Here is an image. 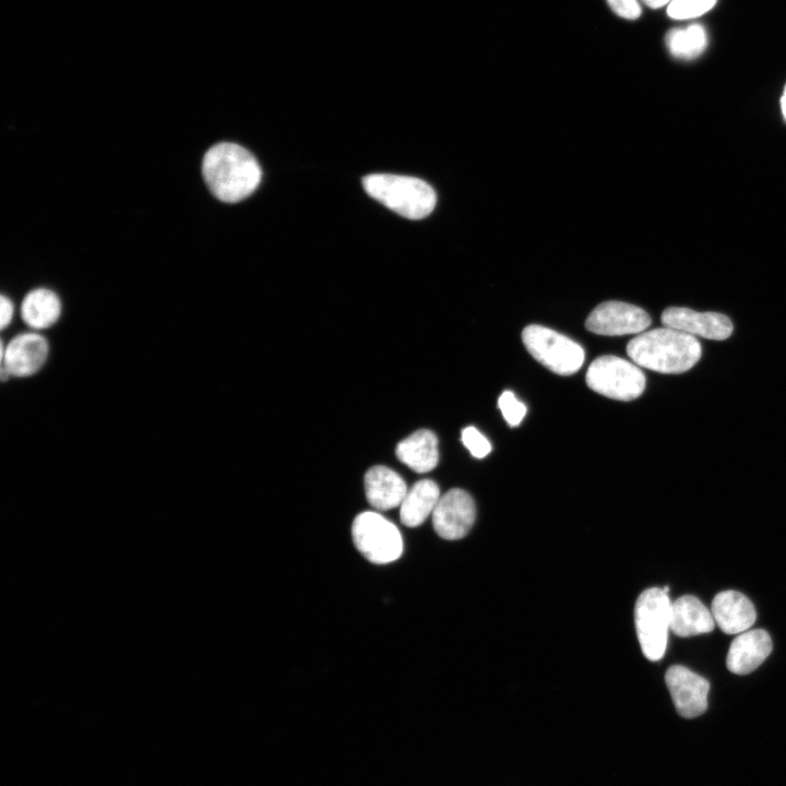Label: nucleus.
<instances>
[{"mask_svg": "<svg viewBox=\"0 0 786 786\" xmlns=\"http://www.w3.org/2000/svg\"><path fill=\"white\" fill-rule=\"evenodd\" d=\"M772 641L763 629L746 631L731 642L726 664L737 675H747L755 670L771 654Z\"/></svg>", "mask_w": 786, "mask_h": 786, "instance_id": "obj_13", "label": "nucleus"}, {"mask_svg": "<svg viewBox=\"0 0 786 786\" xmlns=\"http://www.w3.org/2000/svg\"><path fill=\"white\" fill-rule=\"evenodd\" d=\"M717 0H671L667 13L675 20H687L700 16L710 11Z\"/></svg>", "mask_w": 786, "mask_h": 786, "instance_id": "obj_21", "label": "nucleus"}, {"mask_svg": "<svg viewBox=\"0 0 786 786\" xmlns=\"http://www.w3.org/2000/svg\"><path fill=\"white\" fill-rule=\"evenodd\" d=\"M644 3H646L648 7L657 9L665 4H669L671 0H642Z\"/></svg>", "mask_w": 786, "mask_h": 786, "instance_id": "obj_26", "label": "nucleus"}, {"mask_svg": "<svg viewBox=\"0 0 786 786\" xmlns=\"http://www.w3.org/2000/svg\"><path fill=\"white\" fill-rule=\"evenodd\" d=\"M475 517L473 498L465 490L453 488L440 497L432 512V525L441 538L456 540L469 532Z\"/></svg>", "mask_w": 786, "mask_h": 786, "instance_id": "obj_10", "label": "nucleus"}, {"mask_svg": "<svg viewBox=\"0 0 786 786\" xmlns=\"http://www.w3.org/2000/svg\"><path fill=\"white\" fill-rule=\"evenodd\" d=\"M364 483L369 504L379 511L400 507L408 490L404 479L383 465L370 467L365 474Z\"/></svg>", "mask_w": 786, "mask_h": 786, "instance_id": "obj_15", "label": "nucleus"}, {"mask_svg": "<svg viewBox=\"0 0 786 786\" xmlns=\"http://www.w3.org/2000/svg\"><path fill=\"white\" fill-rule=\"evenodd\" d=\"M440 499L438 485L431 479L416 481L406 492L400 505L401 522L408 527L421 525Z\"/></svg>", "mask_w": 786, "mask_h": 786, "instance_id": "obj_19", "label": "nucleus"}, {"mask_svg": "<svg viewBox=\"0 0 786 786\" xmlns=\"http://www.w3.org/2000/svg\"><path fill=\"white\" fill-rule=\"evenodd\" d=\"M781 106H782L783 115H784V117H785V119H786V86H785V88H784V92H783V95H782V98H781Z\"/></svg>", "mask_w": 786, "mask_h": 786, "instance_id": "obj_27", "label": "nucleus"}, {"mask_svg": "<svg viewBox=\"0 0 786 786\" xmlns=\"http://www.w3.org/2000/svg\"><path fill=\"white\" fill-rule=\"evenodd\" d=\"M362 186L368 195L409 219L424 218L436 206L433 188L416 177L372 174L364 177Z\"/></svg>", "mask_w": 786, "mask_h": 786, "instance_id": "obj_3", "label": "nucleus"}, {"mask_svg": "<svg viewBox=\"0 0 786 786\" xmlns=\"http://www.w3.org/2000/svg\"><path fill=\"white\" fill-rule=\"evenodd\" d=\"M715 621L701 600L684 595L670 603V630L678 636L688 638L711 632Z\"/></svg>", "mask_w": 786, "mask_h": 786, "instance_id": "obj_17", "label": "nucleus"}, {"mask_svg": "<svg viewBox=\"0 0 786 786\" xmlns=\"http://www.w3.org/2000/svg\"><path fill=\"white\" fill-rule=\"evenodd\" d=\"M711 611L714 621L726 634L745 632L757 618L751 600L736 591H724L716 594Z\"/></svg>", "mask_w": 786, "mask_h": 786, "instance_id": "obj_14", "label": "nucleus"}, {"mask_svg": "<svg viewBox=\"0 0 786 786\" xmlns=\"http://www.w3.org/2000/svg\"><path fill=\"white\" fill-rule=\"evenodd\" d=\"M50 353L48 340L36 331H25L1 342L0 374L4 382L10 378H28L39 372Z\"/></svg>", "mask_w": 786, "mask_h": 786, "instance_id": "obj_8", "label": "nucleus"}, {"mask_svg": "<svg viewBox=\"0 0 786 786\" xmlns=\"http://www.w3.org/2000/svg\"><path fill=\"white\" fill-rule=\"evenodd\" d=\"M14 317V305L10 298L2 295L0 297V327L4 331L10 326Z\"/></svg>", "mask_w": 786, "mask_h": 786, "instance_id": "obj_25", "label": "nucleus"}, {"mask_svg": "<svg viewBox=\"0 0 786 786\" xmlns=\"http://www.w3.org/2000/svg\"><path fill=\"white\" fill-rule=\"evenodd\" d=\"M627 354L639 367L660 373H682L701 358L700 342L667 326L642 332L627 345Z\"/></svg>", "mask_w": 786, "mask_h": 786, "instance_id": "obj_2", "label": "nucleus"}, {"mask_svg": "<svg viewBox=\"0 0 786 786\" xmlns=\"http://www.w3.org/2000/svg\"><path fill=\"white\" fill-rule=\"evenodd\" d=\"M665 680L678 714L684 718L702 715L707 708L708 681L687 667L674 665Z\"/></svg>", "mask_w": 786, "mask_h": 786, "instance_id": "obj_11", "label": "nucleus"}, {"mask_svg": "<svg viewBox=\"0 0 786 786\" xmlns=\"http://www.w3.org/2000/svg\"><path fill=\"white\" fill-rule=\"evenodd\" d=\"M352 537L357 550L376 564L391 563L403 552V538L398 528L374 511H366L355 517Z\"/></svg>", "mask_w": 786, "mask_h": 786, "instance_id": "obj_7", "label": "nucleus"}, {"mask_svg": "<svg viewBox=\"0 0 786 786\" xmlns=\"http://www.w3.org/2000/svg\"><path fill=\"white\" fill-rule=\"evenodd\" d=\"M651 324V317L642 308L622 301L599 303L587 317L588 331L608 336L640 334Z\"/></svg>", "mask_w": 786, "mask_h": 786, "instance_id": "obj_9", "label": "nucleus"}, {"mask_svg": "<svg viewBox=\"0 0 786 786\" xmlns=\"http://www.w3.org/2000/svg\"><path fill=\"white\" fill-rule=\"evenodd\" d=\"M610 8L619 16L624 19H636L641 14L638 0H607Z\"/></svg>", "mask_w": 786, "mask_h": 786, "instance_id": "obj_24", "label": "nucleus"}, {"mask_svg": "<svg viewBox=\"0 0 786 786\" xmlns=\"http://www.w3.org/2000/svg\"><path fill=\"white\" fill-rule=\"evenodd\" d=\"M665 40L674 57L686 60L696 58L707 46L706 31L700 24L670 29Z\"/></svg>", "mask_w": 786, "mask_h": 786, "instance_id": "obj_20", "label": "nucleus"}, {"mask_svg": "<svg viewBox=\"0 0 786 786\" xmlns=\"http://www.w3.org/2000/svg\"><path fill=\"white\" fill-rule=\"evenodd\" d=\"M645 382L638 365L612 355L597 357L586 372L590 389L618 401L638 398L645 389Z\"/></svg>", "mask_w": 786, "mask_h": 786, "instance_id": "obj_6", "label": "nucleus"}, {"mask_svg": "<svg viewBox=\"0 0 786 786\" xmlns=\"http://www.w3.org/2000/svg\"><path fill=\"white\" fill-rule=\"evenodd\" d=\"M397 458L416 473H427L439 462L437 436L428 429H420L398 442Z\"/></svg>", "mask_w": 786, "mask_h": 786, "instance_id": "obj_18", "label": "nucleus"}, {"mask_svg": "<svg viewBox=\"0 0 786 786\" xmlns=\"http://www.w3.org/2000/svg\"><path fill=\"white\" fill-rule=\"evenodd\" d=\"M498 406L503 418L511 427L519 426L527 410L526 405L512 391L502 392L498 400Z\"/></svg>", "mask_w": 786, "mask_h": 786, "instance_id": "obj_22", "label": "nucleus"}, {"mask_svg": "<svg viewBox=\"0 0 786 786\" xmlns=\"http://www.w3.org/2000/svg\"><path fill=\"white\" fill-rule=\"evenodd\" d=\"M20 314L29 330L41 332L52 327L60 320L62 303L53 290L46 287L34 288L24 296Z\"/></svg>", "mask_w": 786, "mask_h": 786, "instance_id": "obj_16", "label": "nucleus"}, {"mask_svg": "<svg viewBox=\"0 0 786 786\" xmlns=\"http://www.w3.org/2000/svg\"><path fill=\"white\" fill-rule=\"evenodd\" d=\"M202 174L210 191L221 201L239 202L258 188L261 168L245 147L229 142L207 150L202 160Z\"/></svg>", "mask_w": 786, "mask_h": 786, "instance_id": "obj_1", "label": "nucleus"}, {"mask_svg": "<svg viewBox=\"0 0 786 786\" xmlns=\"http://www.w3.org/2000/svg\"><path fill=\"white\" fill-rule=\"evenodd\" d=\"M522 341L538 362L557 374H573L584 362L583 347L549 327L538 324L528 325L522 332Z\"/></svg>", "mask_w": 786, "mask_h": 786, "instance_id": "obj_5", "label": "nucleus"}, {"mask_svg": "<svg viewBox=\"0 0 786 786\" xmlns=\"http://www.w3.org/2000/svg\"><path fill=\"white\" fill-rule=\"evenodd\" d=\"M462 442L476 458H483L491 451L488 439L475 427L468 426L462 430Z\"/></svg>", "mask_w": 786, "mask_h": 786, "instance_id": "obj_23", "label": "nucleus"}, {"mask_svg": "<svg viewBox=\"0 0 786 786\" xmlns=\"http://www.w3.org/2000/svg\"><path fill=\"white\" fill-rule=\"evenodd\" d=\"M660 320L664 326L714 341L726 340L733 333L730 319L718 312H699L684 307H670L664 310Z\"/></svg>", "mask_w": 786, "mask_h": 786, "instance_id": "obj_12", "label": "nucleus"}, {"mask_svg": "<svg viewBox=\"0 0 786 786\" xmlns=\"http://www.w3.org/2000/svg\"><path fill=\"white\" fill-rule=\"evenodd\" d=\"M638 639L644 656L659 660L667 645L670 629V600L663 588L651 587L639 596L634 608Z\"/></svg>", "mask_w": 786, "mask_h": 786, "instance_id": "obj_4", "label": "nucleus"}]
</instances>
